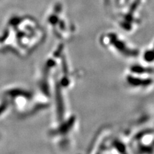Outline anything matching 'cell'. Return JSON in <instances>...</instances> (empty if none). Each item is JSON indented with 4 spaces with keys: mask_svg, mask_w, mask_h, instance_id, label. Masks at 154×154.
<instances>
[{
    "mask_svg": "<svg viewBox=\"0 0 154 154\" xmlns=\"http://www.w3.org/2000/svg\"><path fill=\"white\" fill-rule=\"evenodd\" d=\"M146 57L148 58V60H153L154 59V49L152 51H150V53H148V54Z\"/></svg>",
    "mask_w": 154,
    "mask_h": 154,
    "instance_id": "1",
    "label": "cell"
}]
</instances>
